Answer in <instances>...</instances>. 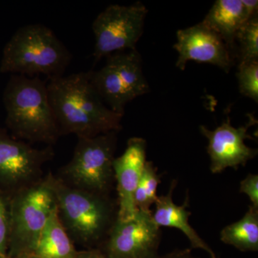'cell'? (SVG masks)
I'll return each mask as SVG.
<instances>
[{"instance_id":"15","label":"cell","mask_w":258,"mask_h":258,"mask_svg":"<svg viewBox=\"0 0 258 258\" xmlns=\"http://www.w3.org/2000/svg\"><path fill=\"white\" fill-rule=\"evenodd\" d=\"M249 19L242 0H217L202 23L220 36L235 58L236 37Z\"/></svg>"},{"instance_id":"23","label":"cell","mask_w":258,"mask_h":258,"mask_svg":"<svg viewBox=\"0 0 258 258\" xmlns=\"http://www.w3.org/2000/svg\"><path fill=\"white\" fill-rule=\"evenodd\" d=\"M156 258H198L194 255L191 249H179L173 250L172 252L164 254L158 255Z\"/></svg>"},{"instance_id":"24","label":"cell","mask_w":258,"mask_h":258,"mask_svg":"<svg viewBox=\"0 0 258 258\" xmlns=\"http://www.w3.org/2000/svg\"><path fill=\"white\" fill-rule=\"evenodd\" d=\"M74 258H107L98 248L88 249L86 250L78 251Z\"/></svg>"},{"instance_id":"12","label":"cell","mask_w":258,"mask_h":258,"mask_svg":"<svg viewBox=\"0 0 258 258\" xmlns=\"http://www.w3.org/2000/svg\"><path fill=\"white\" fill-rule=\"evenodd\" d=\"M174 48L179 53L176 66L184 71L190 60L206 62L228 73L236 61L223 40L203 23L178 30Z\"/></svg>"},{"instance_id":"10","label":"cell","mask_w":258,"mask_h":258,"mask_svg":"<svg viewBox=\"0 0 258 258\" xmlns=\"http://www.w3.org/2000/svg\"><path fill=\"white\" fill-rule=\"evenodd\" d=\"M161 239V227L152 212L138 210L130 220L117 219L98 249L107 258H156Z\"/></svg>"},{"instance_id":"25","label":"cell","mask_w":258,"mask_h":258,"mask_svg":"<svg viewBox=\"0 0 258 258\" xmlns=\"http://www.w3.org/2000/svg\"><path fill=\"white\" fill-rule=\"evenodd\" d=\"M242 3L249 18L257 15L258 1L257 0H242Z\"/></svg>"},{"instance_id":"19","label":"cell","mask_w":258,"mask_h":258,"mask_svg":"<svg viewBox=\"0 0 258 258\" xmlns=\"http://www.w3.org/2000/svg\"><path fill=\"white\" fill-rule=\"evenodd\" d=\"M235 58L238 64L258 60V15L249 19L237 34Z\"/></svg>"},{"instance_id":"20","label":"cell","mask_w":258,"mask_h":258,"mask_svg":"<svg viewBox=\"0 0 258 258\" xmlns=\"http://www.w3.org/2000/svg\"><path fill=\"white\" fill-rule=\"evenodd\" d=\"M237 78L241 94L257 103L258 60L238 64Z\"/></svg>"},{"instance_id":"11","label":"cell","mask_w":258,"mask_h":258,"mask_svg":"<svg viewBox=\"0 0 258 258\" xmlns=\"http://www.w3.org/2000/svg\"><path fill=\"white\" fill-rule=\"evenodd\" d=\"M252 118L247 124L239 128L232 126L229 118L213 131L205 125L200 126V132L208 140V153L212 174H220L227 168L237 169L257 155V149L244 144L245 139H252L247 134L249 127L254 123Z\"/></svg>"},{"instance_id":"14","label":"cell","mask_w":258,"mask_h":258,"mask_svg":"<svg viewBox=\"0 0 258 258\" xmlns=\"http://www.w3.org/2000/svg\"><path fill=\"white\" fill-rule=\"evenodd\" d=\"M176 186V181L174 180L168 193L158 197L157 202L154 204L155 210L152 212L154 222L160 227H171L181 231L189 239L191 248L203 249L210 254V257L217 258L211 247L189 225V218L191 212L187 210L189 207L188 194L182 205H176L173 201V192Z\"/></svg>"},{"instance_id":"22","label":"cell","mask_w":258,"mask_h":258,"mask_svg":"<svg viewBox=\"0 0 258 258\" xmlns=\"http://www.w3.org/2000/svg\"><path fill=\"white\" fill-rule=\"evenodd\" d=\"M240 191L248 197L252 206L258 208V175L249 174L240 185Z\"/></svg>"},{"instance_id":"6","label":"cell","mask_w":258,"mask_h":258,"mask_svg":"<svg viewBox=\"0 0 258 258\" xmlns=\"http://www.w3.org/2000/svg\"><path fill=\"white\" fill-rule=\"evenodd\" d=\"M55 208L50 173L10 198L8 257L33 252L42 230Z\"/></svg>"},{"instance_id":"4","label":"cell","mask_w":258,"mask_h":258,"mask_svg":"<svg viewBox=\"0 0 258 258\" xmlns=\"http://www.w3.org/2000/svg\"><path fill=\"white\" fill-rule=\"evenodd\" d=\"M72 54L48 27L24 25L15 32L3 50L0 73L47 79L63 76Z\"/></svg>"},{"instance_id":"26","label":"cell","mask_w":258,"mask_h":258,"mask_svg":"<svg viewBox=\"0 0 258 258\" xmlns=\"http://www.w3.org/2000/svg\"><path fill=\"white\" fill-rule=\"evenodd\" d=\"M8 258H39V257H37V256H35V254H21V255L17 256V257H8Z\"/></svg>"},{"instance_id":"7","label":"cell","mask_w":258,"mask_h":258,"mask_svg":"<svg viewBox=\"0 0 258 258\" xmlns=\"http://www.w3.org/2000/svg\"><path fill=\"white\" fill-rule=\"evenodd\" d=\"M106 64L90 71L91 84L111 111L124 114L127 103L149 93V86L137 49L107 56Z\"/></svg>"},{"instance_id":"16","label":"cell","mask_w":258,"mask_h":258,"mask_svg":"<svg viewBox=\"0 0 258 258\" xmlns=\"http://www.w3.org/2000/svg\"><path fill=\"white\" fill-rule=\"evenodd\" d=\"M77 252L55 208L42 230L32 254L39 258H74Z\"/></svg>"},{"instance_id":"8","label":"cell","mask_w":258,"mask_h":258,"mask_svg":"<svg viewBox=\"0 0 258 258\" xmlns=\"http://www.w3.org/2000/svg\"><path fill=\"white\" fill-rule=\"evenodd\" d=\"M53 147L36 149L0 126V191L11 198L44 177L43 166L53 159Z\"/></svg>"},{"instance_id":"17","label":"cell","mask_w":258,"mask_h":258,"mask_svg":"<svg viewBox=\"0 0 258 258\" xmlns=\"http://www.w3.org/2000/svg\"><path fill=\"white\" fill-rule=\"evenodd\" d=\"M220 240L242 252H257L258 208L249 205L248 210L242 219L222 229Z\"/></svg>"},{"instance_id":"13","label":"cell","mask_w":258,"mask_h":258,"mask_svg":"<svg viewBox=\"0 0 258 258\" xmlns=\"http://www.w3.org/2000/svg\"><path fill=\"white\" fill-rule=\"evenodd\" d=\"M147 161V142L140 137L128 139L123 154L113 161L118 220H130L138 211L134 196Z\"/></svg>"},{"instance_id":"1","label":"cell","mask_w":258,"mask_h":258,"mask_svg":"<svg viewBox=\"0 0 258 258\" xmlns=\"http://www.w3.org/2000/svg\"><path fill=\"white\" fill-rule=\"evenodd\" d=\"M47 89L60 136L91 138L121 130L123 115L103 103L91 84L90 71L48 79Z\"/></svg>"},{"instance_id":"18","label":"cell","mask_w":258,"mask_h":258,"mask_svg":"<svg viewBox=\"0 0 258 258\" xmlns=\"http://www.w3.org/2000/svg\"><path fill=\"white\" fill-rule=\"evenodd\" d=\"M161 182L157 169L152 161H147L143 172L135 191V205L137 210L143 212H152L151 207L157 202V189Z\"/></svg>"},{"instance_id":"21","label":"cell","mask_w":258,"mask_h":258,"mask_svg":"<svg viewBox=\"0 0 258 258\" xmlns=\"http://www.w3.org/2000/svg\"><path fill=\"white\" fill-rule=\"evenodd\" d=\"M10 198L0 191V258H8L10 245Z\"/></svg>"},{"instance_id":"5","label":"cell","mask_w":258,"mask_h":258,"mask_svg":"<svg viewBox=\"0 0 258 258\" xmlns=\"http://www.w3.org/2000/svg\"><path fill=\"white\" fill-rule=\"evenodd\" d=\"M117 134L112 132L91 138H78L72 159L59 169L56 176L71 187L111 195L115 183L113 164Z\"/></svg>"},{"instance_id":"3","label":"cell","mask_w":258,"mask_h":258,"mask_svg":"<svg viewBox=\"0 0 258 258\" xmlns=\"http://www.w3.org/2000/svg\"><path fill=\"white\" fill-rule=\"evenodd\" d=\"M50 177L57 215L71 240L89 249L101 247L118 217L111 195L71 187L51 173Z\"/></svg>"},{"instance_id":"9","label":"cell","mask_w":258,"mask_h":258,"mask_svg":"<svg viewBox=\"0 0 258 258\" xmlns=\"http://www.w3.org/2000/svg\"><path fill=\"white\" fill-rule=\"evenodd\" d=\"M147 9L140 2L128 6L111 5L92 24L95 62L125 50H135L144 31Z\"/></svg>"},{"instance_id":"2","label":"cell","mask_w":258,"mask_h":258,"mask_svg":"<svg viewBox=\"0 0 258 258\" xmlns=\"http://www.w3.org/2000/svg\"><path fill=\"white\" fill-rule=\"evenodd\" d=\"M3 103L6 129L15 138L52 147L60 138L46 81L39 76L12 75L5 88Z\"/></svg>"}]
</instances>
